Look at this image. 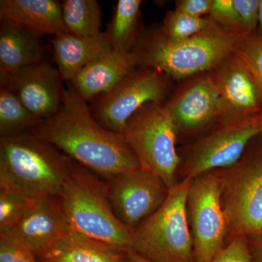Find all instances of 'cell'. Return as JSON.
Segmentation results:
<instances>
[{"label":"cell","instance_id":"cell-20","mask_svg":"<svg viewBox=\"0 0 262 262\" xmlns=\"http://www.w3.org/2000/svg\"><path fill=\"white\" fill-rule=\"evenodd\" d=\"M48 262H127L126 251L72 230L43 258Z\"/></svg>","mask_w":262,"mask_h":262},{"label":"cell","instance_id":"cell-34","mask_svg":"<svg viewBox=\"0 0 262 262\" xmlns=\"http://www.w3.org/2000/svg\"><path fill=\"white\" fill-rule=\"evenodd\" d=\"M258 34L262 35V0H260L259 20H258Z\"/></svg>","mask_w":262,"mask_h":262},{"label":"cell","instance_id":"cell-5","mask_svg":"<svg viewBox=\"0 0 262 262\" xmlns=\"http://www.w3.org/2000/svg\"><path fill=\"white\" fill-rule=\"evenodd\" d=\"M190 179L170 188L168 198L134 229L129 250L151 262H196L187 213Z\"/></svg>","mask_w":262,"mask_h":262},{"label":"cell","instance_id":"cell-11","mask_svg":"<svg viewBox=\"0 0 262 262\" xmlns=\"http://www.w3.org/2000/svg\"><path fill=\"white\" fill-rule=\"evenodd\" d=\"M164 106L179 137L204 134L220 122V95L208 72L185 79Z\"/></svg>","mask_w":262,"mask_h":262},{"label":"cell","instance_id":"cell-17","mask_svg":"<svg viewBox=\"0 0 262 262\" xmlns=\"http://www.w3.org/2000/svg\"><path fill=\"white\" fill-rule=\"evenodd\" d=\"M0 18L41 37L67 32L56 0H1Z\"/></svg>","mask_w":262,"mask_h":262},{"label":"cell","instance_id":"cell-35","mask_svg":"<svg viewBox=\"0 0 262 262\" xmlns=\"http://www.w3.org/2000/svg\"><path fill=\"white\" fill-rule=\"evenodd\" d=\"M42 262H48V261H43Z\"/></svg>","mask_w":262,"mask_h":262},{"label":"cell","instance_id":"cell-13","mask_svg":"<svg viewBox=\"0 0 262 262\" xmlns=\"http://www.w3.org/2000/svg\"><path fill=\"white\" fill-rule=\"evenodd\" d=\"M220 95V123L241 121L262 114V98L256 82L234 53L208 72Z\"/></svg>","mask_w":262,"mask_h":262},{"label":"cell","instance_id":"cell-29","mask_svg":"<svg viewBox=\"0 0 262 262\" xmlns=\"http://www.w3.org/2000/svg\"><path fill=\"white\" fill-rule=\"evenodd\" d=\"M208 17L222 28L242 34L239 30L238 17L233 0H213Z\"/></svg>","mask_w":262,"mask_h":262},{"label":"cell","instance_id":"cell-33","mask_svg":"<svg viewBox=\"0 0 262 262\" xmlns=\"http://www.w3.org/2000/svg\"><path fill=\"white\" fill-rule=\"evenodd\" d=\"M126 255L127 261L129 262H151L134 252L132 250H127Z\"/></svg>","mask_w":262,"mask_h":262},{"label":"cell","instance_id":"cell-7","mask_svg":"<svg viewBox=\"0 0 262 262\" xmlns=\"http://www.w3.org/2000/svg\"><path fill=\"white\" fill-rule=\"evenodd\" d=\"M122 134L141 168L160 177L169 188L178 183V132L164 103L144 105L129 119Z\"/></svg>","mask_w":262,"mask_h":262},{"label":"cell","instance_id":"cell-1","mask_svg":"<svg viewBox=\"0 0 262 262\" xmlns=\"http://www.w3.org/2000/svg\"><path fill=\"white\" fill-rule=\"evenodd\" d=\"M29 133L107 180L140 168L123 135L100 125L87 101L72 88L63 89L58 113Z\"/></svg>","mask_w":262,"mask_h":262},{"label":"cell","instance_id":"cell-6","mask_svg":"<svg viewBox=\"0 0 262 262\" xmlns=\"http://www.w3.org/2000/svg\"><path fill=\"white\" fill-rule=\"evenodd\" d=\"M227 220V243L262 231V134L232 166L217 170Z\"/></svg>","mask_w":262,"mask_h":262},{"label":"cell","instance_id":"cell-31","mask_svg":"<svg viewBox=\"0 0 262 262\" xmlns=\"http://www.w3.org/2000/svg\"><path fill=\"white\" fill-rule=\"evenodd\" d=\"M213 0H178L175 9L194 18L209 16Z\"/></svg>","mask_w":262,"mask_h":262},{"label":"cell","instance_id":"cell-4","mask_svg":"<svg viewBox=\"0 0 262 262\" xmlns=\"http://www.w3.org/2000/svg\"><path fill=\"white\" fill-rule=\"evenodd\" d=\"M74 163L58 198L71 228L76 232L127 251L134 230L117 219L110 204L107 182Z\"/></svg>","mask_w":262,"mask_h":262},{"label":"cell","instance_id":"cell-28","mask_svg":"<svg viewBox=\"0 0 262 262\" xmlns=\"http://www.w3.org/2000/svg\"><path fill=\"white\" fill-rule=\"evenodd\" d=\"M243 35L257 32L260 0H233Z\"/></svg>","mask_w":262,"mask_h":262},{"label":"cell","instance_id":"cell-3","mask_svg":"<svg viewBox=\"0 0 262 262\" xmlns=\"http://www.w3.org/2000/svg\"><path fill=\"white\" fill-rule=\"evenodd\" d=\"M242 36L212 20L203 32L179 42L165 40L158 31L141 35L134 51L139 67L156 69L174 80H184L209 72L233 53Z\"/></svg>","mask_w":262,"mask_h":262},{"label":"cell","instance_id":"cell-14","mask_svg":"<svg viewBox=\"0 0 262 262\" xmlns=\"http://www.w3.org/2000/svg\"><path fill=\"white\" fill-rule=\"evenodd\" d=\"M61 80L58 70L46 61L0 74L1 86L13 91L42 120L53 117L61 108L64 89Z\"/></svg>","mask_w":262,"mask_h":262},{"label":"cell","instance_id":"cell-23","mask_svg":"<svg viewBox=\"0 0 262 262\" xmlns=\"http://www.w3.org/2000/svg\"><path fill=\"white\" fill-rule=\"evenodd\" d=\"M61 9L67 32L80 37H91L101 32V9L96 0H65Z\"/></svg>","mask_w":262,"mask_h":262},{"label":"cell","instance_id":"cell-2","mask_svg":"<svg viewBox=\"0 0 262 262\" xmlns=\"http://www.w3.org/2000/svg\"><path fill=\"white\" fill-rule=\"evenodd\" d=\"M74 163L29 132L1 138L0 188L15 191L31 201L58 196Z\"/></svg>","mask_w":262,"mask_h":262},{"label":"cell","instance_id":"cell-15","mask_svg":"<svg viewBox=\"0 0 262 262\" xmlns=\"http://www.w3.org/2000/svg\"><path fill=\"white\" fill-rule=\"evenodd\" d=\"M72 230L59 198L52 196L32 201L10 231L34 256L43 258Z\"/></svg>","mask_w":262,"mask_h":262},{"label":"cell","instance_id":"cell-19","mask_svg":"<svg viewBox=\"0 0 262 262\" xmlns=\"http://www.w3.org/2000/svg\"><path fill=\"white\" fill-rule=\"evenodd\" d=\"M0 27V74L45 62L41 37L5 20Z\"/></svg>","mask_w":262,"mask_h":262},{"label":"cell","instance_id":"cell-36","mask_svg":"<svg viewBox=\"0 0 262 262\" xmlns=\"http://www.w3.org/2000/svg\"><path fill=\"white\" fill-rule=\"evenodd\" d=\"M127 262H129L128 261H127Z\"/></svg>","mask_w":262,"mask_h":262},{"label":"cell","instance_id":"cell-10","mask_svg":"<svg viewBox=\"0 0 262 262\" xmlns=\"http://www.w3.org/2000/svg\"><path fill=\"white\" fill-rule=\"evenodd\" d=\"M139 67L95 103L93 116L108 130L122 134L138 110L147 103H163L166 97L170 77L156 69Z\"/></svg>","mask_w":262,"mask_h":262},{"label":"cell","instance_id":"cell-27","mask_svg":"<svg viewBox=\"0 0 262 262\" xmlns=\"http://www.w3.org/2000/svg\"><path fill=\"white\" fill-rule=\"evenodd\" d=\"M0 262H37L35 256L10 231H0Z\"/></svg>","mask_w":262,"mask_h":262},{"label":"cell","instance_id":"cell-26","mask_svg":"<svg viewBox=\"0 0 262 262\" xmlns=\"http://www.w3.org/2000/svg\"><path fill=\"white\" fill-rule=\"evenodd\" d=\"M32 201L6 188H0V231L14 228Z\"/></svg>","mask_w":262,"mask_h":262},{"label":"cell","instance_id":"cell-12","mask_svg":"<svg viewBox=\"0 0 262 262\" xmlns=\"http://www.w3.org/2000/svg\"><path fill=\"white\" fill-rule=\"evenodd\" d=\"M107 185L114 213L133 230L159 209L170 192L160 177L141 168L108 179Z\"/></svg>","mask_w":262,"mask_h":262},{"label":"cell","instance_id":"cell-16","mask_svg":"<svg viewBox=\"0 0 262 262\" xmlns=\"http://www.w3.org/2000/svg\"><path fill=\"white\" fill-rule=\"evenodd\" d=\"M138 67L135 52L112 49L82 69L70 81L71 88L90 101L110 92Z\"/></svg>","mask_w":262,"mask_h":262},{"label":"cell","instance_id":"cell-22","mask_svg":"<svg viewBox=\"0 0 262 262\" xmlns=\"http://www.w3.org/2000/svg\"><path fill=\"white\" fill-rule=\"evenodd\" d=\"M42 120L26 107L16 95L1 86L0 90V134L10 137L30 132Z\"/></svg>","mask_w":262,"mask_h":262},{"label":"cell","instance_id":"cell-8","mask_svg":"<svg viewBox=\"0 0 262 262\" xmlns=\"http://www.w3.org/2000/svg\"><path fill=\"white\" fill-rule=\"evenodd\" d=\"M261 134L262 114L241 121L218 124L188 146L184 156H181L179 172L183 179H192L207 172L229 168Z\"/></svg>","mask_w":262,"mask_h":262},{"label":"cell","instance_id":"cell-18","mask_svg":"<svg viewBox=\"0 0 262 262\" xmlns=\"http://www.w3.org/2000/svg\"><path fill=\"white\" fill-rule=\"evenodd\" d=\"M57 70L63 80L70 82L86 65L113 49L107 32L80 37L68 32L52 39Z\"/></svg>","mask_w":262,"mask_h":262},{"label":"cell","instance_id":"cell-25","mask_svg":"<svg viewBox=\"0 0 262 262\" xmlns=\"http://www.w3.org/2000/svg\"><path fill=\"white\" fill-rule=\"evenodd\" d=\"M256 82L262 98V35H243L234 51Z\"/></svg>","mask_w":262,"mask_h":262},{"label":"cell","instance_id":"cell-32","mask_svg":"<svg viewBox=\"0 0 262 262\" xmlns=\"http://www.w3.org/2000/svg\"><path fill=\"white\" fill-rule=\"evenodd\" d=\"M251 261L262 262V231L246 237Z\"/></svg>","mask_w":262,"mask_h":262},{"label":"cell","instance_id":"cell-21","mask_svg":"<svg viewBox=\"0 0 262 262\" xmlns=\"http://www.w3.org/2000/svg\"><path fill=\"white\" fill-rule=\"evenodd\" d=\"M141 5V0H119L107 32L113 49L131 52L137 46Z\"/></svg>","mask_w":262,"mask_h":262},{"label":"cell","instance_id":"cell-24","mask_svg":"<svg viewBox=\"0 0 262 262\" xmlns=\"http://www.w3.org/2000/svg\"><path fill=\"white\" fill-rule=\"evenodd\" d=\"M211 22L209 17L194 18L174 9L166 13L158 32L165 40L179 42L203 32Z\"/></svg>","mask_w":262,"mask_h":262},{"label":"cell","instance_id":"cell-30","mask_svg":"<svg viewBox=\"0 0 262 262\" xmlns=\"http://www.w3.org/2000/svg\"><path fill=\"white\" fill-rule=\"evenodd\" d=\"M207 262H252L246 237L231 239L222 251Z\"/></svg>","mask_w":262,"mask_h":262},{"label":"cell","instance_id":"cell-9","mask_svg":"<svg viewBox=\"0 0 262 262\" xmlns=\"http://www.w3.org/2000/svg\"><path fill=\"white\" fill-rule=\"evenodd\" d=\"M187 213L195 261H209L227 244V220L217 170L191 179Z\"/></svg>","mask_w":262,"mask_h":262}]
</instances>
